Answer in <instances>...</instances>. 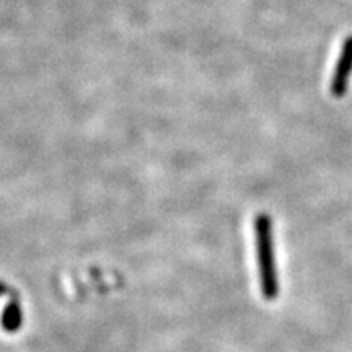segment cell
<instances>
[{
	"label": "cell",
	"instance_id": "cell-1",
	"mask_svg": "<svg viewBox=\"0 0 352 352\" xmlns=\"http://www.w3.org/2000/svg\"><path fill=\"white\" fill-rule=\"evenodd\" d=\"M254 243H256L261 292L266 300H274L279 294V279H277L272 223L270 215L259 214L254 219Z\"/></svg>",
	"mask_w": 352,
	"mask_h": 352
},
{
	"label": "cell",
	"instance_id": "cell-2",
	"mask_svg": "<svg viewBox=\"0 0 352 352\" xmlns=\"http://www.w3.org/2000/svg\"><path fill=\"white\" fill-rule=\"evenodd\" d=\"M352 72V36H349L342 44L341 57L338 60L336 69H334L333 80H331V94L336 98L344 96L347 90V80Z\"/></svg>",
	"mask_w": 352,
	"mask_h": 352
},
{
	"label": "cell",
	"instance_id": "cell-3",
	"mask_svg": "<svg viewBox=\"0 0 352 352\" xmlns=\"http://www.w3.org/2000/svg\"><path fill=\"white\" fill-rule=\"evenodd\" d=\"M21 320H23V316H21V310H20L19 303L16 302L8 303V305L6 307V310H3V315H2L3 329L8 333L16 331V329L20 328Z\"/></svg>",
	"mask_w": 352,
	"mask_h": 352
},
{
	"label": "cell",
	"instance_id": "cell-4",
	"mask_svg": "<svg viewBox=\"0 0 352 352\" xmlns=\"http://www.w3.org/2000/svg\"><path fill=\"white\" fill-rule=\"evenodd\" d=\"M3 292H6V285H3L2 283H0V296H2Z\"/></svg>",
	"mask_w": 352,
	"mask_h": 352
}]
</instances>
